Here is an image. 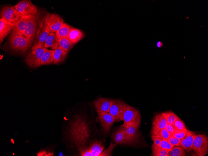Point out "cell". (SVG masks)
<instances>
[{"mask_svg":"<svg viewBox=\"0 0 208 156\" xmlns=\"http://www.w3.org/2000/svg\"><path fill=\"white\" fill-rule=\"evenodd\" d=\"M71 139L79 154L82 156L87 149V144L90 137L89 126L84 116L77 115L72 123Z\"/></svg>","mask_w":208,"mask_h":156,"instance_id":"1","label":"cell"},{"mask_svg":"<svg viewBox=\"0 0 208 156\" xmlns=\"http://www.w3.org/2000/svg\"><path fill=\"white\" fill-rule=\"evenodd\" d=\"M123 125L132 126L137 128L139 127L141 116L139 111L135 107L127 105L123 117Z\"/></svg>","mask_w":208,"mask_h":156,"instance_id":"2","label":"cell"},{"mask_svg":"<svg viewBox=\"0 0 208 156\" xmlns=\"http://www.w3.org/2000/svg\"><path fill=\"white\" fill-rule=\"evenodd\" d=\"M39 23L35 42L31 49L44 48L45 40L51 32L45 21V16L40 21Z\"/></svg>","mask_w":208,"mask_h":156,"instance_id":"3","label":"cell"},{"mask_svg":"<svg viewBox=\"0 0 208 156\" xmlns=\"http://www.w3.org/2000/svg\"><path fill=\"white\" fill-rule=\"evenodd\" d=\"M1 18L15 25L25 17L21 14L12 6H7L2 7L0 12Z\"/></svg>","mask_w":208,"mask_h":156,"instance_id":"4","label":"cell"},{"mask_svg":"<svg viewBox=\"0 0 208 156\" xmlns=\"http://www.w3.org/2000/svg\"><path fill=\"white\" fill-rule=\"evenodd\" d=\"M192 149L198 156H204L208 154V139L205 135H196L194 139Z\"/></svg>","mask_w":208,"mask_h":156,"instance_id":"5","label":"cell"},{"mask_svg":"<svg viewBox=\"0 0 208 156\" xmlns=\"http://www.w3.org/2000/svg\"><path fill=\"white\" fill-rule=\"evenodd\" d=\"M23 16L31 17L38 15L37 8L30 0H22L14 6Z\"/></svg>","mask_w":208,"mask_h":156,"instance_id":"6","label":"cell"},{"mask_svg":"<svg viewBox=\"0 0 208 156\" xmlns=\"http://www.w3.org/2000/svg\"><path fill=\"white\" fill-rule=\"evenodd\" d=\"M32 41L22 36H10V46L11 49L23 53L28 50Z\"/></svg>","mask_w":208,"mask_h":156,"instance_id":"7","label":"cell"},{"mask_svg":"<svg viewBox=\"0 0 208 156\" xmlns=\"http://www.w3.org/2000/svg\"><path fill=\"white\" fill-rule=\"evenodd\" d=\"M47 49L43 48L31 49L25 60L26 64L32 68L41 66V57Z\"/></svg>","mask_w":208,"mask_h":156,"instance_id":"8","label":"cell"},{"mask_svg":"<svg viewBox=\"0 0 208 156\" xmlns=\"http://www.w3.org/2000/svg\"><path fill=\"white\" fill-rule=\"evenodd\" d=\"M127 105L122 101L117 100H112L109 113L114 118L116 121H123V115Z\"/></svg>","mask_w":208,"mask_h":156,"instance_id":"9","label":"cell"},{"mask_svg":"<svg viewBox=\"0 0 208 156\" xmlns=\"http://www.w3.org/2000/svg\"><path fill=\"white\" fill-rule=\"evenodd\" d=\"M47 24L51 32L56 33L65 23L64 20L58 14L48 13L45 16Z\"/></svg>","mask_w":208,"mask_h":156,"instance_id":"10","label":"cell"},{"mask_svg":"<svg viewBox=\"0 0 208 156\" xmlns=\"http://www.w3.org/2000/svg\"><path fill=\"white\" fill-rule=\"evenodd\" d=\"M112 100L109 98L99 97L93 102L95 110L98 114L109 113Z\"/></svg>","mask_w":208,"mask_h":156,"instance_id":"11","label":"cell"},{"mask_svg":"<svg viewBox=\"0 0 208 156\" xmlns=\"http://www.w3.org/2000/svg\"><path fill=\"white\" fill-rule=\"evenodd\" d=\"M98 115L104 133L108 134L111 126L116 122L115 119L109 113H99Z\"/></svg>","mask_w":208,"mask_h":156,"instance_id":"12","label":"cell"},{"mask_svg":"<svg viewBox=\"0 0 208 156\" xmlns=\"http://www.w3.org/2000/svg\"><path fill=\"white\" fill-rule=\"evenodd\" d=\"M104 148L101 141L94 140L90 143L89 146L82 156H99Z\"/></svg>","mask_w":208,"mask_h":156,"instance_id":"13","label":"cell"},{"mask_svg":"<svg viewBox=\"0 0 208 156\" xmlns=\"http://www.w3.org/2000/svg\"><path fill=\"white\" fill-rule=\"evenodd\" d=\"M38 16L29 17L27 24L26 27L23 35L32 41L36 31Z\"/></svg>","mask_w":208,"mask_h":156,"instance_id":"14","label":"cell"},{"mask_svg":"<svg viewBox=\"0 0 208 156\" xmlns=\"http://www.w3.org/2000/svg\"><path fill=\"white\" fill-rule=\"evenodd\" d=\"M196 135L194 132L188 130L185 136L181 139L180 146L182 147L187 153L191 151L193 140Z\"/></svg>","mask_w":208,"mask_h":156,"instance_id":"15","label":"cell"},{"mask_svg":"<svg viewBox=\"0 0 208 156\" xmlns=\"http://www.w3.org/2000/svg\"><path fill=\"white\" fill-rule=\"evenodd\" d=\"M31 17H25L14 25L11 31L10 36H23L28 21Z\"/></svg>","mask_w":208,"mask_h":156,"instance_id":"16","label":"cell"},{"mask_svg":"<svg viewBox=\"0 0 208 156\" xmlns=\"http://www.w3.org/2000/svg\"><path fill=\"white\" fill-rule=\"evenodd\" d=\"M123 129L130 144L137 142L139 138L138 128L132 126H120Z\"/></svg>","mask_w":208,"mask_h":156,"instance_id":"17","label":"cell"},{"mask_svg":"<svg viewBox=\"0 0 208 156\" xmlns=\"http://www.w3.org/2000/svg\"><path fill=\"white\" fill-rule=\"evenodd\" d=\"M14 24L10 23L4 19H0V44L5 37L12 30Z\"/></svg>","mask_w":208,"mask_h":156,"instance_id":"18","label":"cell"},{"mask_svg":"<svg viewBox=\"0 0 208 156\" xmlns=\"http://www.w3.org/2000/svg\"><path fill=\"white\" fill-rule=\"evenodd\" d=\"M112 137L116 144H130L122 128L120 126L112 135Z\"/></svg>","mask_w":208,"mask_h":156,"instance_id":"19","label":"cell"},{"mask_svg":"<svg viewBox=\"0 0 208 156\" xmlns=\"http://www.w3.org/2000/svg\"><path fill=\"white\" fill-rule=\"evenodd\" d=\"M59 46V39L55 33L50 32L45 40L44 48L54 50Z\"/></svg>","mask_w":208,"mask_h":156,"instance_id":"20","label":"cell"},{"mask_svg":"<svg viewBox=\"0 0 208 156\" xmlns=\"http://www.w3.org/2000/svg\"><path fill=\"white\" fill-rule=\"evenodd\" d=\"M54 50V60L53 64H58L64 61L68 53L60 46H59Z\"/></svg>","mask_w":208,"mask_h":156,"instance_id":"21","label":"cell"},{"mask_svg":"<svg viewBox=\"0 0 208 156\" xmlns=\"http://www.w3.org/2000/svg\"><path fill=\"white\" fill-rule=\"evenodd\" d=\"M84 36L83 33L81 30L72 28L67 37L75 45L80 41Z\"/></svg>","mask_w":208,"mask_h":156,"instance_id":"22","label":"cell"},{"mask_svg":"<svg viewBox=\"0 0 208 156\" xmlns=\"http://www.w3.org/2000/svg\"><path fill=\"white\" fill-rule=\"evenodd\" d=\"M54 50H49L47 49L41 57V65H49L53 63L54 60Z\"/></svg>","mask_w":208,"mask_h":156,"instance_id":"23","label":"cell"},{"mask_svg":"<svg viewBox=\"0 0 208 156\" xmlns=\"http://www.w3.org/2000/svg\"><path fill=\"white\" fill-rule=\"evenodd\" d=\"M168 123L167 119L162 113L155 116L153 121L152 125L162 129L165 128Z\"/></svg>","mask_w":208,"mask_h":156,"instance_id":"24","label":"cell"},{"mask_svg":"<svg viewBox=\"0 0 208 156\" xmlns=\"http://www.w3.org/2000/svg\"><path fill=\"white\" fill-rule=\"evenodd\" d=\"M151 134L152 135L160 136L167 140L168 138L171 135L165 128H159L154 125H153L151 129Z\"/></svg>","mask_w":208,"mask_h":156,"instance_id":"25","label":"cell"},{"mask_svg":"<svg viewBox=\"0 0 208 156\" xmlns=\"http://www.w3.org/2000/svg\"><path fill=\"white\" fill-rule=\"evenodd\" d=\"M72 27L69 25L64 23L55 33L58 39L64 37H67Z\"/></svg>","mask_w":208,"mask_h":156,"instance_id":"26","label":"cell"},{"mask_svg":"<svg viewBox=\"0 0 208 156\" xmlns=\"http://www.w3.org/2000/svg\"><path fill=\"white\" fill-rule=\"evenodd\" d=\"M59 46L68 53L74 45L68 38L64 37L59 39Z\"/></svg>","mask_w":208,"mask_h":156,"instance_id":"27","label":"cell"},{"mask_svg":"<svg viewBox=\"0 0 208 156\" xmlns=\"http://www.w3.org/2000/svg\"><path fill=\"white\" fill-rule=\"evenodd\" d=\"M152 155L154 156H169V153L160 147L153 144L152 146Z\"/></svg>","mask_w":208,"mask_h":156,"instance_id":"28","label":"cell"},{"mask_svg":"<svg viewBox=\"0 0 208 156\" xmlns=\"http://www.w3.org/2000/svg\"><path fill=\"white\" fill-rule=\"evenodd\" d=\"M169 156H185L186 153L185 149L180 146L173 147L168 152Z\"/></svg>","mask_w":208,"mask_h":156,"instance_id":"29","label":"cell"},{"mask_svg":"<svg viewBox=\"0 0 208 156\" xmlns=\"http://www.w3.org/2000/svg\"><path fill=\"white\" fill-rule=\"evenodd\" d=\"M167 120L168 123L172 124L177 120L180 119L176 115L171 111H168L162 113Z\"/></svg>","mask_w":208,"mask_h":156,"instance_id":"30","label":"cell"},{"mask_svg":"<svg viewBox=\"0 0 208 156\" xmlns=\"http://www.w3.org/2000/svg\"><path fill=\"white\" fill-rule=\"evenodd\" d=\"M157 136L160 140L159 146L168 152L171 151L174 146L170 144L165 139L160 136Z\"/></svg>","mask_w":208,"mask_h":156,"instance_id":"31","label":"cell"},{"mask_svg":"<svg viewBox=\"0 0 208 156\" xmlns=\"http://www.w3.org/2000/svg\"><path fill=\"white\" fill-rule=\"evenodd\" d=\"M172 125L176 130H184L187 129L184 123L181 119L176 120Z\"/></svg>","mask_w":208,"mask_h":156,"instance_id":"32","label":"cell"},{"mask_svg":"<svg viewBox=\"0 0 208 156\" xmlns=\"http://www.w3.org/2000/svg\"><path fill=\"white\" fill-rule=\"evenodd\" d=\"M168 141L174 147L180 146L181 139L177 138L171 135L168 138Z\"/></svg>","mask_w":208,"mask_h":156,"instance_id":"33","label":"cell"},{"mask_svg":"<svg viewBox=\"0 0 208 156\" xmlns=\"http://www.w3.org/2000/svg\"><path fill=\"white\" fill-rule=\"evenodd\" d=\"M117 144L115 143L113 144L112 143H111L109 147L104 151L100 154L99 156H111V154L112 150L116 146Z\"/></svg>","mask_w":208,"mask_h":156,"instance_id":"34","label":"cell"},{"mask_svg":"<svg viewBox=\"0 0 208 156\" xmlns=\"http://www.w3.org/2000/svg\"><path fill=\"white\" fill-rule=\"evenodd\" d=\"M188 130L186 129L184 130L177 131L175 130L172 133L171 135L174 137L179 139H182L186 134Z\"/></svg>","mask_w":208,"mask_h":156,"instance_id":"35","label":"cell"},{"mask_svg":"<svg viewBox=\"0 0 208 156\" xmlns=\"http://www.w3.org/2000/svg\"><path fill=\"white\" fill-rule=\"evenodd\" d=\"M151 138L153 141V144L157 146H159L160 140L157 135H151Z\"/></svg>","mask_w":208,"mask_h":156,"instance_id":"36","label":"cell"},{"mask_svg":"<svg viewBox=\"0 0 208 156\" xmlns=\"http://www.w3.org/2000/svg\"><path fill=\"white\" fill-rule=\"evenodd\" d=\"M165 129L171 134L175 130L173 127L172 125L168 123L167 124L165 127Z\"/></svg>","mask_w":208,"mask_h":156,"instance_id":"37","label":"cell"},{"mask_svg":"<svg viewBox=\"0 0 208 156\" xmlns=\"http://www.w3.org/2000/svg\"><path fill=\"white\" fill-rule=\"evenodd\" d=\"M37 156H48V152L45 150H42L39 152L37 154Z\"/></svg>","mask_w":208,"mask_h":156,"instance_id":"38","label":"cell"},{"mask_svg":"<svg viewBox=\"0 0 208 156\" xmlns=\"http://www.w3.org/2000/svg\"><path fill=\"white\" fill-rule=\"evenodd\" d=\"M163 43L160 41H158L156 44L158 48H161L163 46Z\"/></svg>","mask_w":208,"mask_h":156,"instance_id":"39","label":"cell"},{"mask_svg":"<svg viewBox=\"0 0 208 156\" xmlns=\"http://www.w3.org/2000/svg\"><path fill=\"white\" fill-rule=\"evenodd\" d=\"M11 142L12 143L14 144V140L12 139H11Z\"/></svg>","mask_w":208,"mask_h":156,"instance_id":"40","label":"cell"},{"mask_svg":"<svg viewBox=\"0 0 208 156\" xmlns=\"http://www.w3.org/2000/svg\"><path fill=\"white\" fill-rule=\"evenodd\" d=\"M15 154V153H14L13 154V155H14Z\"/></svg>","mask_w":208,"mask_h":156,"instance_id":"41","label":"cell"}]
</instances>
